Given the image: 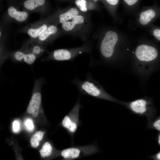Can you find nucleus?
Returning <instances> with one entry per match:
<instances>
[{"label": "nucleus", "mask_w": 160, "mask_h": 160, "mask_svg": "<svg viewBox=\"0 0 160 160\" xmlns=\"http://www.w3.org/2000/svg\"><path fill=\"white\" fill-rule=\"evenodd\" d=\"M71 82L77 87L80 94L122 105L123 101L117 99L106 92L103 87L92 78L90 73L87 74L86 79L84 81L80 80L76 76Z\"/></svg>", "instance_id": "1"}, {"label": "nucleus", "mask_w": 160, "mask_h": 160, "mask_svg": "<svg viewBox=\"0 0 160 160\" xmlns=\"http://www.w3.org/2000/svg\"><path fill=\"white\" fill-rule=\"evenodd\" d=\"M122 105L135 114L146 117L148 122L155 119L156 110L150 97H144L131 101H123Z\"/></svg>", "instance_id": "2"}, {"label": "nucleus", "mask_w": 160, "mask_h": 160, "mask_svg": "<svg viewBox=\"0 0 160 160\" xmlns=\"http://www.w3.org/2000/svg\"><path fill=\"white\" fill-rule=\"evenodd\" d=\"M98 151L97 145L95 143H94L91 145L69 148L62 150L60 154L64 159L73 160L92 155Z\"/></svg>", "instance_id": "3"}, {"label": "nucleus", "mask_w": 160, "mask_h": 160, "mask_svg": "<svg viewBox=\"0 0 160 160\" xmlns=\"http://www.w3.org/2000/svg\"><path fill=\"white\" fill-rule=\"evenodd\" d=\"M81 107L79 96L71 110L62 121V126L68 132L72 139L79 125V112Z\"/></svg>", "instance_id": "4"}, {"label": "nucleus", "mask_w": 160, "mask_h": 160, "mask_svg": "<svg viewBox=\"0 0 160 160\" xmlns=\"http://www.w3.org/2000/svg\"><path fill=\"white\" fill-rule=\"evenodd\" d=\"M40 80H36L29 103L27 108V112L34 118L38 115L41 103V84Z\"/></svg>", "instance_id": "5"}, {"label": "nucleus", "mask_w": 160, "mask_h": 160, "mask_svg": "<svg viewBox=\"0 0 160 160\" xmlns=\"http://www.w3.org/2000/svg\"><path fill=\"white\" fill-rule=\"evenodd\" d=\"M117 33L113 31L107 32L102 41L100 51L102 55L106 58H110L113 55L114 46L118 40Z\"/></svg>", "instance_id": "6"}, {"label": "nucleus", "mask_w": 160, "mask_h": 160, "mask_svg": "<svg viewBox=\"0 0 160 160\" xmlns=\"http://www.w3.org/2000/svg\"><path fill=\"white\" fill-rule=\"evenodd\" d=\"M135 54L139 60L147 63L155 59L157 57L158 53L156 49L153 47L142 45L137 47Z\"/></svg>", "instance_id": "7"}, {"label": "nucleus", "mask_w": 160, "mask_h": 160, "mask_svg": "<svg viewBox=\"0 0 160 160\" xmlns=\"http://www.w3.org/2000/svg\"><path fill=\"white\" fill-rule=\"evenodd\" d=\"M14 57L17 60L20 61L23 59L24 61L27 64H32L36 59V56L33 53L25 54L20 51H17L14 54Z\"/></svg>", "instance_id": "8"}, {"label": "nucleus", "mask_w": 160, "mask_h": 160, "mask_svg": "<svg viewBox=\"0 0 160 160\" xmlns=\"http://www.w3.org/2000/svg\"><path fill=\"white\" fill-rule=\"evenodd\" d=\"M9 15L19 22L25 21L27 18L28 14L25 11H17L15 8L12 7H9L8 10Z\"/></svg>", "instance_id": "9"}, {"label": "nucleus", "mask_w": 160, "mask_h": 160, "mask_svg": "<svg viewBox=\"0 0 160 160\" xmlns=\"http://www.w3.org/2000/svg\"><path fill=\"white\" fill-rule=\"evenodd\" d=\"M72 56V54L70 52L65 49L56 50L53 53L54 58L57 60H68L71 59Z\"/></svg>", "instance_id": "10"}, {"label": "nucleus", "mask_w": 160, "mask_h": 160, "mask_svg": "<svg viewBox=\"0 0 160 160\" xmlns=\"http://www.w3.org/2000/svg\"><path fill=\"white\" fill-rule=\"evenodd\" d=\"M156 15L155 11L151 9L143 11L140 15L139 21L143 25H146Z\"/></svg>", "instance_id": "11"}, {"label": "nucleus", "mask_w": 160, "mask_h": 160, "mask_svg": "<svg viewBox=\"0 0 160 160\" xmlns=\"http://www.w3.org/2000/svg\"><path fill=\"white\" fill-rule=\"evenodd\" d=\"M84 20V17L83 16L78 15L73 18L72 21H66L63 23L62 27L66 31H69L71 30L76 24L82 23Z\"/></svg>", "instance_id": "12"}, {"label": "nucleus", "mask_w": 160, "mask_h": 160, "mask_svg": "<svg viewBox=\"0 0 160 160\" xmlns=\"http://www.w3.org/2000/svg\"><path fill=\"white\" fill-rule=\"evenodd\" d=\"M78 14L79 12L76 8H71L67 12L60 15V22L63 23L67 20L74 18Z\"/></svg>", "instance_id": "13"}, {"label": "nucleus", "mask_w": 160, "mask_h": 160, "mask_svg": "<svg viewBox=\"0 0 160 160\" xmlns=\"http://www.w3.org/2000/svg\"><path fill=\"white\" fill-rule=\"evenodd\" d=\"M45 132L41 131H36L31 138L30 143L31 146L33 148L37 147L40 141L42 139Z\"/></svg>", "instance_id": "14"}, {"label": "nucleus", "mask_w": 160, "mask_h": 160, "mask_svg": "<svg viewBox=\"0 0 160 160\" xmlns=\"http://www.w3.org/2000/svg\"><path fill=\"white\" fill-rule=\"evenodd\" d=\"M44 0H27L24 3V6L28 10H33L37 7L44 4Z\"/></svg>", "instance_id": "15"}, {"label": "nucleus", "mask_w": 160, "mask_h": 160, "mask_svg": "<svg viewBox=\"0 0 160 160\" xmlns=\"http://www.w3.org/2000/svg\"><path fill=\"white\" fill-rule=\"evenodd\" d=\"M53 148L49 142H45L39 151L41 156L44 158L50 156L53 152Z\"/></svg>", "instance_id": "16"}, {"label": "nucleus", "mask_w": 160, "mask_h": 160, "mask_svg": "<svg viewBox=\"0 0 160 160\" xmlns=\"http://www.w3.org/2000/svg\"><path fill=\"white\" fill-rule=\"evenodd\" d=\"M47 28V25L45 24H44L37 29H29L28 31V33L32 37L36 38L39 36Z\"/></svg>", "instance_id": "17"}, {"label": "nucleus", "mask_w": 160, "mask_h": 160, "mask_svg": "<svg viewBox=\"0 0 160 160\" xmlns=\"http://www.w3.org/2000/svg\"><path fill=\"white\" fill-rule=\"evenodd\" d=\"M57 28L55 25H50L39 36V39L41 41H44L47 39L50 35L56 33L57 31Z\"/></svg>", "instance_id": "18"}, {"label": "nucleus", "mask_w": 160, "mask_h": 160, "mask_svg": "<svg viewBox=\"0 0 160 160\" xmlns=\"http://www.w3.org/2000/svg\"><path fill=\"white\" fill-rule=\"evenodd\" d=\"M147 127L149 129H154L160 132V116L153 121L148 122Z\"/></svg>", "instance_id": "19"}, {"label": "nucleus", "mask_w": 160, "mask_h": 160, "mask_svg": "<svg viewBox=\"0 0 160 160\" xmlns=\"http://www.w3.org/2000/svg\"><path fill=\"white\" fill-rule=\"evenodd\" d=\"M86 1L85 0H77L75 1L76 5L81 11L86 12L87 9L86 7Z\"/></svg>", "instance_id": "20"}, {"label": "nucleus", "mask_w": 160, "mask_h": 160, "mask_svg": "<svg viewBox=\"0 0 160 160\" xmlns=\"http://www.w3.org/2000/svg\"><path fill=\"white\" fill-rule=\"evenodd\" d=\"M24 124L26 129L29 131H31L34 128V125L32 120L30 119H26L24 122Z\"/></svg>", "instance_id": "21"}, {"label": "nucleus", "mask_w": 160, "mask_h": 160, "mask_svg": "<svg viewBox=\"0 0 160 160\" xmlns=\"http://www.w3.org/2000/svg\"><path fill=\"white\" fill-rule=\"evenodd\" d=\"M13 129L14 132H18L20 129V125L19 122L17 120L15 121L12 124Z\"/></svg>", "instance_id": "22"}, {"label": "nucleus", "mask_w": 160, "mask_h": 160, "mask_svg": "<svg viewBox=\"0 0 160 160\" xmlns=\"http://www.w3.org/2000/svg\"><path fill=\"white\" fill-rule=\"evenodd\" d=\"M41 48L38 46H34L33 49L32 53L35 54H39L41 52Z\"/></svg>", "instance_id": "23"}, {"label": "nucleus", "mask_w": 160, "mask_h": 160, "mask_svg": "<svg viewBox=\"0 0 160 160\" xmlns=\"http://www.w3.org/2000/svg\"><path fill=\"white\" fill-rule=\"evenodd\" d=\"M153 35L158 40L160 41V29H156L153 31Z\"/></svg>", "instance_id": "24"}, {"label": "nucleus", "mask_w": 160, "mask_h": 160, "mask_svg": "<svg viewBox=\"0 0 160 160\" xmlns=\"http://www.w3.org/2000/svg\"><path fill=\"white\" fill-rule=\"evenodd\" d=\"M149 157L153 160H160V151Z\"/></svg>", "instance_id": "25"}, {"label": "nucleus", "mask_w": 160, "mask_h": 160, "mask_svg": "<svg viewBox=\"0 0 160 160\" xmlns=\"http://www.w3.org/2000/svg\"><path fill=\"white\" fill-rule=\"evenodd\" d=\"M124 1L129 5H132L137 2V0H124Z\"/></svg>", "instance_id": "26"}, {"label": "nucleus", "mask_w": 160, "mask_h": 160, "mask_svg": "<svg viewBox=\"0 0 160 160\" xmlns=\"http://www.w3.org/2000/svg\"><path fill=\"white\" fill-rule=\"evenodd\" d=\"M106 1L111 5H115L117 4L119 2L118 0H107Z\"/></svg>", "instance_id": "27"}, {"label": "nucleus", "mask_w": 160, "mask_h": 160, "mask_svg": "<svg viewBox=\"0 0 160 160\" xmlns=\"http://www.w3.org/2000/svg\"><path fill=\"white\" fill-rule=\"evenodd\" d=\"M157 141L159 145L160 146V132H159L157 136Z\"/></svg>", "instance_id": "28"}, {"label": "nucleus", "mask_w": 160, "mask_h": 160, "mask_svg": "<svg viewBox=\"0 0 160 160\" xmlns=\"http://www.w3.org/2000/svg\"><path fill=\"white\" fill-rule=\"evenodd\" d=\"M1 32L0 31V36H1Z\"/></svg>", "instance_id": "29"}, {"label": "nucleus", "mask_w": 160, "mask_h": 160, "mask_svg": "<svg viewBox=\"0 0 160 160\" xmlns=\"http://www.w3.org/2000/svg\"><path fill=\"white\" fill-rule=\"evenodd\" d=\"M43 51H44V49H41V52H43Z\"/></svg>", "instance_id": "30"}, {"label": "nucleus", "mask_w": 160, "mask_h": 160, "mask_svg": "<svg viewBox=\"0 0 160 160\" xmlns=\"http://www.w3.org/2000/svg\"><path fill=\"white\" fill-rule=\"evenodd\" d=\"M65 160H70V159H66Z\"/></svg>", "instance_id": "31"}, {"label": "nucleus", "mask_w": 160, "mask_h": 160, "mask_svg": "<svg viewBox=\"0 0 160 160\" xmlns=\"http://www.w3.org/2000/svg\"><path fill=\"white\" fill-rule=\"evenodd\" d=\"M94 1H97V0H94Z\"/></svg>", "instance_id": "32"}]
</instances>
